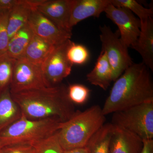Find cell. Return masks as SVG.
Returning a JSON list of instances; mask_svg holds the SVG:
<instances>
[{
	"label": "cell",
	"mask_w": 153,
	"mask_h": 153,
	"mask_svg": "<svg viewBox=\"0 0 153 153\" xmlns=\"http://www.w3.org/2000/svg\"><path fill=\"white\" fill-rule=\"evenodd\" d=\"M22 116V111L13 99L10 88L0 94V131Z\"/></svg>",
	"instance_id": "17"
},
{
	"label": "cell",
	"mask_w": 153,
	"mask_h": 153,
	"mask_svg": "<svg viewBox=\"0 0 153 153\" xmlns=\"http://www.w3.org/2000/svg\"><path fill=\"white\" fill-rule=\"evenodd\" d=\"M34 34L27 23L10 39L6 53L16 60L23 57Z\"/></svg>",
	"instance_id": "19"
},
{
	"label": "cell",
	"mask_w": 153,
	"mask_h": 153,
	"mask_svg": "<svg viewBox=\"0 0 153 153\" xmlns=\"http://www.w3.org/2000/svg\"><path fill=\"white\" fill-rule=\"evenodd\" d=\"M41 1L42 0H18L9 13L7 30L10 40L27 24L31 11L36 9Z\"/></svg>",
	"instance_id": "14"
},
{
	"label": "cell",
	"mask_w": 153,
	"mask_h": 153,
	"mask_svg": "<svg viewBox=\"0 0 153 153\" xmlns=\"http://www.w3.org/2000/svg\"><path fill=\"white\" fill-rule=\"evenodd\" d=\"M74 0H42L36 9L60 30L72 34L69 27Z\"/></svg>",
	"instance_id": "11"
},
{
	"label": "cell",
	"mask_w": 153,
	"mask_h": 153,
	"mask_svg": "<svg viewBox=\"0 0 153 153\" xmlns=\"http://www.w3.org/2000/svg\"><path fill=\"white\" fill-rule=\"evenodd\" d=\"M1 146H0V151H1Z\"/></svg>",
	"instance_id": "31"
},
{
	"label": "cell",
	"mask_w": 153,
	"mask_h": 153,
	"mask_svg": "<svg viewBox=\"0 0 153 153\" xmlns=\"http://www.w3.org/2000/svg\"><path fill=\"white\" fill-rule=\"evenodd\" d=\"M114 129L112 123L104 124L85 146L88 153H109L110 142Z\"/></svg>",
	"instance_id": "20"
},
{
	"label": "cell",
	"mask_w": 153,
	"mask_h": 153,
	"mask_svg": "<svg viewBox=\"0 0 153 153\" xmlns=\"http://www.w3.org/2000/svg\"><path fill=\"white\" fill-rule=\"evenodd\" d=\"M153 102V84L149 68L133 63L115 81L102 108L104 115Z\"/></svg>",
	"instance_id": "2"
},
{
	"label": "cell",
	"mask_w": 153,
	"mask_h": 153,
	"mask_svg": "<svg viewBox=\"0 0 153 153\" xmlns=\"http://www.w3.org/2000/svg\"><path fill=\"white\" fill-rule=\"evenodd\" d=\"M67 40L55 47L41 67L49 87L60 84L71 74L73 64L68 60L67 51L71 42Z\"/></svg>",
	"instance_id": "8"
},
{
	"label": "cell",
	"mask_w": 153,
	"mask_h": 153,
	"mask_svg": "<svg viewBox=\"0 0 153 153\" xmlns=\"http://www.w3.org/2000/svg\"><path fill=\"white\" fill-rule=\"evenodd\" d=\"M100 30L102 50L106 53L112 69L113 81H115L133 62L129 55L128 48L120 41L118 30L114 33L106 25L100 27Z\"/></svg>",
	"instance_id": "6"
},
{
	"label": "cell",
	"mask_w": 153,
	"mask_h": 153,
	"mask_svg": "<svg viewBox=\"0 0 153 153\" xmlns=\"http://www.w3.org/2000/svg\"><path fill=\"white\" fill-rule=\"evenodd\" d=\"M56 46L34 34L23 57L41 66Z\"/></svg>",
	"instance_id": "18"
},
{
	"label": "cell",
	"mask_w": 153,
	"mask_h": 153,
	"mask_svg": "<svg viewBox=\"0 0 153 153\" xmlns=\"http://www.w3.org/2000/svg\"><path fill=\"white\" fill-rule=\"evenodd\" d=\"M104 12L106 17L117 26L120 38L124 46L128 48L131 47L140 33L141 24L140 19L128 9L115 7L111 3Z\"/></svg>",
	"instance_id": "9"
},
{
	"label": "cell",
	"mask_w": 153,
	"mask_h": 153,
	"mask_svg": "<svg viewBox=\"0 0 153 153\" xmlns=\"http://www.w3.org/2000/svg\"><path fill=\"white\" fill-rule=\"evenodd\" d=\"M87 80L92 85L106 90L113 81V71L106 53L102 50L94 68L86 75Z\"/></svg>",
	"instance_id": "16"
},
{
	"label": "cell",
	"mask_w": 153,
	"mask_h": 153,
	"mask_svg": "<svg viewBox=\"0 0 153 153\" xmlns=\"http://www.w3.org/2000/svg\"><path fill=\"white\" fill-rule=\"evenodd\" d=\"M18 1V0H0V13L10 12Z\"/></svg>",
	"instance_id": "28"
},
{
	"label": "cell",
	"mask_w": 153,
	"mask_h": 153,
	"mask_svg": "<svg viewBox=\"0 0 153 153\" xmlns=\"http://www.w3.org/2000/svg\"><path fill=\"white\" fill-rule=\"evenodd\" d=\"M11 95L22 115L29 119L56 118L65 122L76 112L74 103L68 98V88L64 84L23 91Z\"/></svg>",
	"instance_id": "1"
},
{
	"label": "cell",
	"mask_w": 153,
	"mask_h": 153,
	"mask_svg": "<svg viewBox=\"0 0 153 153\" xmlns=\"http://www.w3.org/2000/svg\"><path fill=\"white\" fill-rule=\"evenodd\" d=\"M111 3L115 7L128 9L138 17L141 22L152 18L153 9L144 7L135 0H111Z\"/></svg>",
	"instance_id": "22"
},
{
	"label": "cell",
	"mask_w": 153,
	"mask_h": 153,
	"mask_svg": "<svg viewBox=\"0 0 153 153\" xmlns=\"http://www.w3.org/2000/svg\"><path fill=\"white\" fill-rule=\"evenodd\" d=\"M111 123L139 137L153 139V102H145L114 113Z\"/></svg>",
	"instance_id": "5"
},
{
	"label": "cell",
	"mask_w": 153,
	"mask_h": 153,
	"mask_svg": "<svg viewBox=\"0 0 153 153\" xmlns=\"http://www.w3.org/2000/svg\"><path fill=\"white\" fill-rule=\"evenodd\" d=\"M114 126L110 142L109 153H140L143 141L131 132Z\"/></svg>",
	"instance_id": "13"
},
{
	"label": "cell",
	"mask_w": 153,
	"mask_h": 153,
	"mask_svg": "<svg viewBox=\"0 0 153 153\" xmlns=\"http://www.w3.org/2000/svg\"><path fill=\"white\" fill-rule=\"evenodd\" d=\"M9 13H0V56L7 52L10 41L7 30Z\"/></svg>",
	"instance_id": "26"
},
{
	"label": "cell",
	"mask_w": 153,
	"mask_h": 153,
	"mask_svg": "<svg viewBox=\"0 0 153 153\" xmlns=\"http://www.w3.org/2000/svg\"><path fill=\"white\" fill-rule=\"evenodd\" d=\"M90 90L85 85L74 84L68 88V98L73 103L82 104L87 101Z\"/></svg>",
	"instance_id": "25"
},
{
	"label": "cell",
	"mask_w": 153,
	"mask_h": 153,
	"mask_svg": "<svg viewBox=\"0 0 153 153\" xmlns=\"http://www.w3.org/2000/svg\"><path fill=\"white\" fill-rule=\"evenodd\" d=\"M66 54L68 60L73 65L84 64L87 62L89 56L86 47L72 41L67 49Z\"/></svg>",
	"instance_id": "24"
},
{
	"label": "cell",
	"mask_w": 153,
	"mask_h": 153,
	"mask_svg": "<svg viewBox=\"0 0 153 153\" xmlns=\"http://www.w3.org/2000/svg\"><path fill=\"white\" fill-rule=\"evenodd\" d=\"M105 121V116L99 105H93L83 111H76L58 131L59 141L63 150L85 147Z\"/></svg>",
	"instance_id": "3"
},
{
	"label": "cell",
	"mask_w": 153,
	"mask_h": 153,
	"mask_svg": "<svg viewBox=\"0 0 153 153\" xmlns=\"http://www.w3.org/2000/svg\"><path fill=\"white\" fill-rule=\"evenodd\" d=\"M56 118L29 119L22 116L0 131V146L9 145H32L58 131L63 125Z\"/></svg>",
	"instance_id": "4"
},
{
	"label": "cell",
	"mask_w": 153,
	"mask_h": 153,
	"mask_svg": "<svg viewBox=\"0 0 153 153\" xmlns=\"http://www.w3.org/2000/svg\"><path fill=\"white\" fill-rule=\"evenodd\" d=\"M16 60L7 53L0 56V94L10 88Z\"/></svg>",
	"instance_id": "21"
},
{
	"label": "cell",
	"mask_w": 153,
	"mask_h": 153,
	"mask_svg": "<svg viewBox=\"0 0 153 153\" xmlns=\"http://www.w3.org/2000/svg\"><path fill=\"white\" fill-rule=\"evenodd\" d=\"M28 24L34 34L55 46L69 40L72 36L60 30L37 9L31 11Z\"/></svg>",
	"instance_id": "10"
},
{
	"label": "cell",
	"mask_w": 153,
	"mask_h": 153,
	"mask_svg": "<svg viewBox=\"0 0 153 153\" xmlns=\"http://www.w3.org/2000/svg\"><path fill=\"white\" fill-rule=\"evenodd\" d=\"M111 0H74L71 7L69 27L72 28L82 20L93 17L99 18L104 12Z\"/></svg>",
	"instance_id": "12"
},
{
	"label": "cell",
	"mask_w": 153,
	"mask_h": 153,
	"mask_svg": "<svg viewBox=\"0 0 153 153\" xmlns=\"http://www.w3.org/2000/svg\"><path fill=\"white\" fill-rule=\"evenodd\" d=\"M47 87L49 86L41 66L31 63L25 57L16 60L10 87L11 94Z\"/></svg>",
	"instance_id": "7"
},
{
	"label": "cell",
	"mask_w": 153,
	"mask_h": 153,
	"mask_svg": "<svg viewBox=\"0 0 153 153\" xmlns=\"http://www.w3.org/2000/svg\"><path fill=\"white\" fill-rule=\"evenodd\" d=\"M64 153H88L85 147L74 149L71 150L64 151Z\"/></svg>",
	"instance_id": "30"
},
{
	"label": "cell",
	"mask_w": 153,
	"mask_h": 153,
	"mask_svg": "<svg viewBox=\"0 0 153 153\" xmlns=\"http://www.w3.org/2000/svg\"><path fill=\"white\" fill-rule=\"evenodd\" d=\"M140 33L131 47L141 56L143 63L153 71V20L149 18L141 22Z\"/></svg>",
	"instance_id": "15"
},
{
	"label": "cell",
	"mask_w": 153,
	"mask_h": 153,
	"mask_svg": "<svg viewBox=\"0 0 153 153\" xmlns=\"http://www.w3.org/2000/svg\"><path fill=\"white\" fill-rule=\"evenodd\" d=\"M143 141V146L140 153H153V139Z\"/></svg>",
	"instance_id": "29"
},
{
	"label": "cell",
	"mask_w": 153,
	"mask_h": 153,
	"mask_svg": "<svg viewBox=\"0 0 153 153\" xmlns=\"http://www.w3.org/2000/svg\"><path fill=\"white\" fill-rule=\"evenodd\" d=\"M58 131L32 144L35 153H64L59 141Z\"/></svg>",
	"instance_id": "23"
},
{
	"label": "cell",
	"mask_w": 153,
	"mask_h": 153,
	"mask_svg": "<svg viewBox=\"0 0 153 153\" xmlns=\"http://www.w3.org/2000/svg\"><path fill=\"white\" fill-rule=\"evenodd\" d=\"M0 153H35V151L31 145L14 144L1 148Z\"/></svg>",
	"instance_id": "27"
}]
</instances>
